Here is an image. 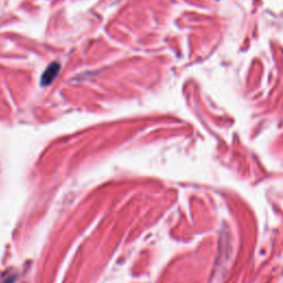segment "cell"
Segmentation results:
<instances>
[{"label": "cell", "instance_id": "obj_1", "mask_svg": "<svg viewBox=\"0 0 283 283\" xmlns=\"http://www.w3.org/2000/svg\"><path fill=\"white\" fill-rule=\"evenodd\" d=\"M59 70H60V64L59 63L50 64L48 67V69L45 71V73H43L42 78H41V84L42 85H49L55 79L58 73H59Z\"/></svg>", "mask_w": 283, "mask_h": 283}, {"label": "cell", "instance_id": "obj_2", "mask_svg": "<svg viewBox=\"0 0 283 283\" xmlns=\"http://www.w3.org/2000/svg\"><path fill=\"white\" fill-rule=\"evenodd\" d=\"M13 280H14V278L11 277V278H9V279H7V280H6L5 282H3V283H12Z\"/></svg>", "mask_w": 283, "mask_h": 283}]
</instances>
